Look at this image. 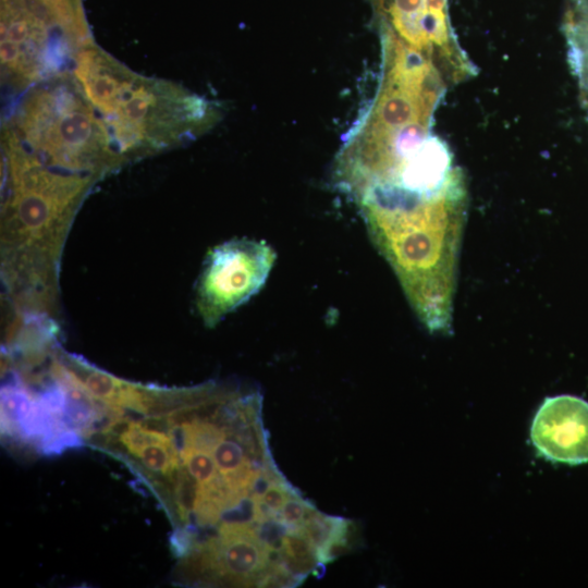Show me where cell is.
I'll use <instances>...</instances> for the list:
<instances>
[{"mask_svg":"<svg viewBox=\"0 0 588 588\" xmlns=\"http://www.w3.org/2000/svg\"><path fill=\"white\" fill-rule=\"evenodd\" d=\"M1 143L0 258L7 315L58 320L65 241L99 179L48 167L14 144Z\"/></svg>","mask_w":588,"mask_h":588,"instance_id":"6da1fadb","label":"cell"},{"mask_svg":"<svg viewBox=\"0 0 588 588\" xmlns=\"http://www.w3.org/2000/svg\"><path fill=\"white\" fill-rule=\"evenodd\" d=\"M1 139L48 167L99 180L123 166L71 73L35 83L2 127Z\"/></svg>","mask_w":588,"mask_h":588,"instance_id":"3957f363","label":"cell"},{"mask_svg":"<svg viewBox=\"0 0 588 588\" xmlns=\"http://www.w3.org/2000/svg\"><path fill=\"white\" fill-rule=\"evenodd\" d=\"M425 10L426 0H392L389 13L420 16Z\"/></svg>","mask_w":588,"mask_h":588,"instance_id":"ba28073f","label":"cell"},{"mask_svg":"<svg viewBox=\"0 0 588 588\" xmlns=\"http://www.w3.org/2000/svg\"><path fill=\"white\" fill-rule=\"evenodd\" d=\"M275 261L264 241L237 238L213 247L195 286V307L208 328L246 303L266 283Z\"/></svg>","mask_w":588,"mask_h":588,"instance_id":"5b68a950","label":"cell"},{"mask_svg":"<svg viewBox=\"0 0 588 588\" xmlns=\"http://www.w3.org/2000/svg\"><path fill=\"white\" fill-rule=\"evenodd\" d=\"M72 73L123 164L186 144L219 117L207 100L132 72L94 42L78 51Z\"/></svg>","mask_w":588,"mask_h":588,"instance_id":"7a4b0ae2","label":"cell"},{"mask_svg":"<svg viewBox=\"0 0 588 588\" xmlns=\"http://www.w3.org/2000/svg\"><path fill=\"white\" fill-rule=\"evenodd\" d=\"M567 62L588 117V0H567L563 21Z\"/></svg>","mask_w":588,"mask_h":588,"instance_id":"52a82bcc","label":"cell"},{"mask_svg":"<svg viewBox=\"0 0 588 588\" xmlns=\"http://www.w3.org/2000/svg\"><path fill=\"white\" fill-rule=\"evenodd\" d=\"M428 10L446 12V0H426Z\"/></svg>","mask_w":588,"mask_h":588,"instance_id":"9c48e42d","label":"cell"},{"mask_svg":"<svg viewBox=\"0 0 588 588\" xmlns=\"http://www.w3.org/2000/svg\"><path fill=\"white\" fill-rule=\"evenodd\" d=\"M1 2V65L13 85L71 73L78 51L93 44L64 26L42 0Z\"/></svg>","mask_w":588,"mask_h":588,"instance_id":"277c9868","label":"cell"},{"mask_svg":"<svg viewBox=\"0 0 588 588\" xmlns=\"http://www.w3.org/2000/svg\"><path fill=\"white\" fill-rule=\"evenodd\" d=\"M539 455L555 463H588V402L574 395L547 397L530 427Z\"/></svg>","mask_w":588,"mask_h":588,"instance_id":"8992f818","label":"cell"}]
</instances>
